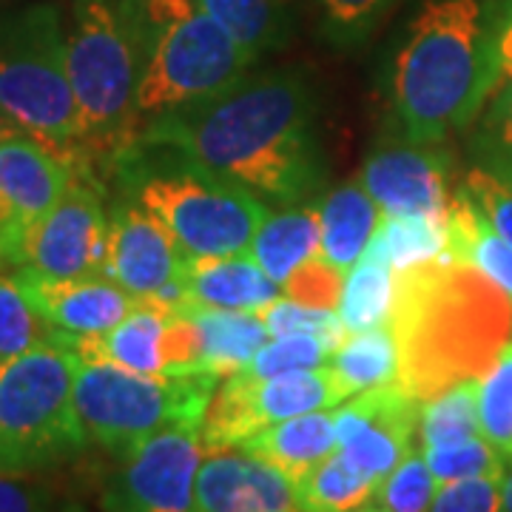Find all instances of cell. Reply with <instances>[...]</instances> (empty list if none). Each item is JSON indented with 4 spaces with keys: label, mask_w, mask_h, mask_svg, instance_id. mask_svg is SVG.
<instances>
[{
    "label": "cell",
    "mask_w": 512,
    "mask_h": 512,
    "mask_svg": "<svg viewBox=\"0 0 512 512\" xmlns=\"http://www.w3.org/2000/svg\"><path fill=\"white\" fill-rule=\"evenodd\" d=\"M239 447L271 461L296 484L299 478L308 476L319 461H325L330 453L339 450L336 407L313 410V413H302V416L271 424Z\"/></svg>",
    "instance_id": "44dd1931"
},
{
    "label": "cell",
    "mask_w": 512,
    "mask_h": 512,
    "mask_svg": "<svg viewBox=\"0 0 512 512\" xmlns=\"http://www.w3.org/2000/svg\"><path fill=\"white\" fill-rule=\"evenodd\" d=\"M200 424L168 427L126 450L106 487L109 512H197Z\"/></svg>",
    "instance_id": "8fae6325"
},
{
    "label": "cell",
    "mask_w": 512,
    "mask_h": 512,
    "mask_svg": "<svg viewBox=\"0 0 512 512\" xmlns=\"http://www.w3.org/2000/svg\"><path fill=\"white\" fill-rule=\"evenodd\" d=\"M396 299H399V274L384 259L367 251L345 274V288L336 313L348 333H362V330L390 325Z\"/></svg>",
    "instance_id": "484cf974"
},
{
    "label": "cell",
    "mask_w": 512,
    "mask_h": 512,
    "mask_svg": "<svg viewBox=\"0 0 512 512\" xmlns=\"http://www.w3.org/2000/svg\"><path fill=\"white\" fill-rule=\"evenodd\" d=\"M393 330L399 382L419 402L478 379L512 342V299L467 262L447 254L399 274Z\"/></svg>",
    "instance_id": "3957f363"
},
{
    "label": "cell",
    "mask_w": 512,
    "mask_h": 512,
    "mask_svg": "<svg viewBox=\"0 0 512 512\" xmlns=\"http://www.w3.org/2000/svg\"><path fill=\"white\" fill-rule=\"evenodd\" d=\"M202 9L220 23L239 49L256 63L291 32L288 0H200Z\"/></svg>",
    "instance_id": "83f0119b"
},
{
    "label": "cell",
    "mask_w": 512,
    "mask_h": 512,
    "mask_svg": "<svg viewBox=\"0 0 512 512\" xmlns=\"http://www.w3.org/2000/svg\"><path fill=\"white\" fill-rule=\"evenodd\" d=\"M185 254L163 222L140 202L123 197L109 214L103 274L137 299H177Z\"/></svg>",
    "instance_id": "e0dca14e"
},
{
    "label": "cell",
    "mask_w": 512,
    "mask_h": 512,
    "mask_svg": "<svg viewBox=\"0 0 512 512\" xmlns=\"http://www.w3.org/2000/svg\"><path fill=\"white\" fill-rule=\"evenodd\" d=\"M328 365L348 387L350 396L382 387V384L399 382L402 350H399L393 322L382 325V328L362 330V333H348L339 342V348L333 350Z\"/></svg>",
    "instance_id": "4316f807"
},
{
    "label": "cell",
    "mask_w": 512,
    "mask_h": 512,
    "mask_svg": "<svg viewBox=\"0 0 512 512\" xmlns=\"http://www.w3.org/2000/svg\"><path fill=\"white\" fill-rule=\"evenodd\" d=\"M396 274L447 256V222L430 217H384L367 248Z\"/></svg>",
    "instance_id": "f546056e"
},
{
    "label": "cell",
    "mask_w": 512,
    "mask_h": 512,
    "mask_svg": "<svg viewBox=\"0 0 512 512\" xmlns=\"http://www.w3.org/2000/svg\"><path fill=\"white\" fill-rule=\"evenodd\" d=\"M66 72L80 123V165L92 154L117 163L137 146L140 49L120 0H72L66 23Z\"/></svg>",
    "instance_id": "8992f818"
},
{
    "label": "cell",
    "mask_w": 512,
    "mask_h": 512,
    "mask_svg": "<svg viewBox=\"0 0 512 512\" xmlns=\"http://www.w3.org/2000/svg\"><path fill=\"white\" fill-rule=\"evenodd\" d=\"M197 512H302L296 484L245 447L205 450L197 473Z\"/></svg>",
    "instance_id": "d6986e66"
},
{
    "label": "cell",
    "mask_w": 512,
    "mask_h": 512,
    "mask_svg": "<svg viewBox=\"0 0 512 512\" xmlns=\"http://www.w3.org/2000/svg\"><path fill=\"white\" fill-rule=\"evenodd\" d=\"M126 197L168 228L185 259L251 251L268 205L234 180L163 146H134L117 160Z\"/></svg>",
    "instance_id": "277c9868"
},
{
    "label": "cell",
    "mask_w": 512,
    "mask_h": 512,
    "mask_svg": "<svg viewBox=\"0 0 512 512\" xmlns=\"http://www.w3.org/2000/svg\"><path fill=\"white\" fill-rule=\"evenodd\" d=\"M43 345L66 348L55 328L37 313L15 274H0V365Z\"/></svg>",
    "instance_id": "1f68e13d"
},
{
    "label": "cell",
    "mask_w": 512,
    "mask_h": 512,
    "mask_svg": "<svg viewBox=\"0 0 512 512\" xmlns=\"http://www.w3.org/2000/svg\"><path fill=\"white\" fill-rule=\"evenodd\" d=\"M498 6H501L504 12H512V0H498Z\"/></svg>",
    "instance_id": "7dc6e473"
},
{
    "label": "cell",
    "mask_w": 512,
    "mask_h": 512,
    "mask_svg": "<svg viewBox=\"0 0 512 512\" xmlns=\"http://www.w3.org/2000/svg\"><path fill=\"white\" fill-rule=\"evenodd\" d=\"M0 111L80 165V123L66 72V26L52 3L0 6Z\"/></svg>",
    "instance_id": "52a82bcc"
},
{
    "label": "cell",
    "mask_w": 512,
    "mask_h": 512,
    "mask_svg": "<svg viewBox=\"0 0 512 512\" xmlns=\"http://www.w3.org/2000/svg\"><path fill=\"white\" fill-rule=\"evenodd\" d=\"M376 490L379 484L336 450L296 481V501L302 512H353L373 504Z\"/></svg>",
    "instance_id": "f1b7e54d"
},
{
    "label": "cell",
    "mask_w": 512,
    "mask_h": 512,
    "mask_svg": "<svg viewBox=\"0 0 512 512\" xmlns=\"http://www.w3.org/2000/svg\"><path fill=\"white\" fill-rule=\"evenodd\" d=\"M140 49L143 123L217 97L251 72V57L200 0H120Z\"/></svg>",
    "instance_id": "5b68a950"
},
{
    "label": "cell",
    "mask_w": 512,
    "mask_h": 512,
    "mask_svg": "<svg viewBox=\"0 0 512 512\" xmlns=\"http://www.w3.org/2000/svg\"><path fill=\"white\" fill-rule=\"evenodd\" d=\"M476 436H484L478 421L476 379L450 384L441 393L430 396L427 402H421L419 450L450 447Z\"/></svg>",
    "instance_id": "4dcf8cb0"
},
{
    "label": "cell",
    "mask_w": 512,
    "mask_h": 512,
    "mask_svg": "<svg viewBox=\"0 0 512 512\" xmlns=\"http://www.w3.org/2000/svg\"><path fill=\"white\" fill-rule=\"evenodd\" d=\"M464 197L476 205V211L490 222L498 237H504L512 245V180L498 177L493 171L473 165L464 174L461 183Z\"/></svg>",
    "instance_id": "60d3db41"
},
{
    "label": "cell",
    "mask_w": 512,
    "mask_h": 512,
    "mask_svg": "<svg viewBox=\"0 0 512 512\" xmlns=\"http://www.w3.org/2000/svg\"><path fill=\"white\" fill-rule=\"evenodd\" d=\"M319 251H322L319 202L316 205L296 202V205H282V211L268 214L262 220L248 254L282 288L293 271Z\"/></svg>",
    "instance_id": "603a6c76"
},
{
    "label": "cell",
    "mask_w": 512,
    "mask_h": 512,
    "mask_svg": "<svg viewBox=\"0 0 512 512\" xmlns=\"http://www.w3.org/2000/svg\"><path fill=\"white\" fill-rule=\"evenodd\" d=\"M15 131H20V128L15 126L3 111H0V140H3V137H9V134H15Z\"/></svg>",
    "instance_id": "bcb514c9"
},
{
    "label": "cell",
    "mask_w": 512,
    "mask_h": 512,
    "mask_svg": "<svg viewBox=\"0 0 512 512\" xmlns=\"http://www.w3.org/2000/svg\"><path fill=\"white\" fill-rule=\"evenodd\" d=\"M333 350H336V342H330L325 336H313V333L271 336L239 373L254 376V379H271V376L296 373V370H316V367L328 365Z\"/></svg>",
    "instance_id": "836d02e7"
},
{
    "label": "cell",
    "mask_w": 512,
    "mask_h": 512,
    "mask_svg": "<svg viewBox=\"0 0 512 512\" xmlns=\"http://www.w3.org/2000/svg\"><path fill=\"white\" fill-rule=\"evenodd\" d=\"M348 399L350 390L330 365L271 379L234 373L211 396L202 419V444L205 450L239 447L271 424L313 410H333Z\"/></svg>",
    "instance_id": "30bf717a"
},
{
    "label": "cell",
    "mask_w": 512,
    "mask_h": 512,
    "mask_svg": "<svg viewBox=\"0 0 512 512\" xmlns=\"http://www.w3.org/2000/svg\"><path fill=\"white\" fill-rule=\"evenodd\" d=\"M447 254L473 265L512 299V245L495 234L461 188L447 214Z\"/></svg>",
    "instance_id": "d4e9b609"
},
{
    "label": "cell",
    "mask_w": 512,
    "mask_h": 512,
    "mask_svg": "<svg viewBox=\"0 0 512 512\" xmlns=\"http://www.w3.org/2000/svg\"><path fill=\"white\" fill-rule=\"evenodd\" d=\"M481 433L512 461V342L476 379Z\"/></svg>",
    "instance_id": "d6a6232c"
},
{
    "label": "cell",
    "mask_w": 512,
    "mask_h": 512,
    "mask_svg": "<svg viewBox=\"0 0 512 512\" xmlns=\"http://www.w3.org/2000/svg\"><path fill=\"white\" fill-rule=\"evenodd\" d=\"M439 487L441 484L430 473L421 450H413L379 484L373 504L384 512H430L436 495H439Z\"/></svg>",
    "instance_id": "8d00e7d4"
},
{
    "label": "cell",
    "mask_w": 512,
    "mask_h": 512,
    "mask_svg": "<svg viewBox=\"0 0 512 512\" xmlns=\"http://www.w3.org/2000/svg\"><path fill=\"white\" fill-rule=\"evenodd\" d=\"M342 288H345V271L330 265L319 251L305 265H299L279 291H282V296H288V299L305 305V308L336 311L339 299H342Z\"/></svg>",
    "instance_id": "f35d334b"
},
{
    "label": "cell",
    "mask_w": 512,
    "mask_h": 512,
    "mask_svg": "<svg viewBox=\"0 0 512 512\" xmlns=\"http://www.w3.org/2000/svg\"><path fill=\"white\" fill-rule=\"evenodd\" d=\"M77 367L80 356L60 345L0 365V476H40L89 447L74 404Z\"/></svg>",
    "instance_id": "ba28073f"
},
{
    "label": "cell",
    "mask_w": 512,
    "mask_h": 512,
    "mask_svg": "<svg viewBox=\"0 0 512 512\" xmlns=\"http://www.w3.org/2000/svg\"><path fill=\"white\" fill-rule=\"evenodd\" d=\"M279 285L256 265L251 254L188 259L180 302L191 308L259 313L279 296Z\"/></svg>",
    "instance_id": "ffe728a7"
},
{
    "label": "cell",
    "mask_w": 512,
    "mask_h": 512,
    "mask_svg": "<svg viewBox=\"0 0 512 512\" xmlns=\"http://www.w3.org/2000/svg\"><path fill=\"white\" fill-rule=\"evenodd\" d=\"M220 382L214 373L146 376L100 359H80L74 404L89 444L123 456L134 444L168 427H202Z\"/></svg>",
    "instance_id": "9c48e42d"
},
{
    "label": "cell",
    "mask_w": 512,
    "mask_h": 512,
    "mask_svg": "<svg viewBox=\"0 0 512 512\" xmlns=\"http://www.w3.org/2000/svg\"><path fill=\"white\" fill-rule=\"evenodd\" d=\"M74 168L55 148L26 131L0 140V262H18L29 228L40 222L74 180Z\"/></svg>",
    "instance_id": "5bb4252c"
},
{
    "label": "cell",
    "mask_w": 512,
    "mask_h": 512,
    "mask_svg": "<svg viewBox=\"0 0 512 512\" xmlns=\"http://www.w3.org/2000/svg\"><path fill=\"white\" fill-rule=\"evenodd\" d=\"M419 413L421 402L402 382L356 393L336 407L339 453L382 484L404 458L419 450Z\"/></svg>",
    "instance_id": "9a60e30c"
},
{
    "label": "cell",
    "mask_w": 512,
    "mask_h": 512,
    "mask_svg": "<svg viewBox=\"0 0 512 512\" xmlns=\"http://www.w3.org/2000/svg\"><path fill=\"white\" fill-rule=\"evenodd\" d=\"M384 214L359 180L342 183L319 202L322 256L348 274L367 254Z\"/></svg>",
    "instance_id": "7402d4cb"
},
{
    "label": "cell",
    "mask_w": 512,
    "mask_h": 512,
    "mask_svg": "<svg viewBox=\"0 0 512 512\" xmlns=\"http://www.w3.org/2000/svg\"><path fill=\"white\" fill-rule=\"evenodd\" d=\"M498 0H424L396 46L390 106L402 137L447 143L484 111L501 80Z\"/></svg>",
    "instance_id": "7a4b0ae2"
},
{
    "label": "cell",
    "mask_w": 512,
    "mask_h": 512,
    "mask_svg": "<svg viewBox=\"0 0 512 512\" xmlns=\"http://www.w3.org/2000/svg\"><path fill=\"white\" fill-rule=\"evenodd\" d=\"M504 476L464 478L441 484L430 512H501Z\"/></svg>",
    "instance_id": "7bdbcfd3"
},
{
    "label": "cell",
    "mask_w": 512,
    "mask_h": 512,
    "mask_svg": "<svg viewBox=\"0 0 512 512\" xmlns=\"http://www.w3.org/2000/svg\"><path fill=\"white\" fill-rule=\"evenodd\" d=\"M476 165L512 180V80H501L481 111L473 137Z\"/></svg>",
    "instance_id": "e575fe53"
},
{
    "label": "cell",
    "mask_w": 512,
    "mask_h": 512,
    "mask_svg": "<svg viewBox=\"0 0 512 512\" xmlns=\"http://www.w3.org/2000/svg\"><path fill=\"white\" fill-rule=\"evenodd\" d=\"M197 330H200L202 367L220 379L239 373L256 356L271 333L259 313L245 311H217V308H191L185 305Z\"/></svg>",
    "instance_id": "cb8c5ba5"
},
{
    "label": "cell",
    "mask_w": 512,
    "mask_h": 512,
    "mask_svg": "<svg viewBox=\"0 0 512 512\" xmlns=\"http://www.w3.org/2000/svg\"><path fill=\"white\" fill-rule=\"evenodd\" d=\"M137 146L180 151L265 205L305 202L325 183L316 94L299 69L248 72L217 97L143 123Z\"/></svg>",
    "instance_id": "6da1fadb"
},
{
    "label": "cell",
    "mask_w": 512,
    "mask_h": 512,
    "mask_svg": "<svg viewBox=\"0 0 512 512\" xmlns=\"http://www.w3.org/2000/svg\"><path fill=\"white\" fill-rule=\"evenodd\" d=\"M421 456L439 484H453V481H464V478L504 476L507 464H510V458L504 456L495 444H490L487 436L458 441L450 447H424Z\"/></svg>",
    "instance_id": "d590c367"
},
{
    "label": "cell",
    "mask_w": 512,
    "mask_h": 512,
    "mask_svg": "<svg viewBox=\"0 0 512 512\" xmlns=\"http://www.w3.org/2000/svg\"><path fill=\"white\" fill-rule=\"evenodd\" d=\"M359 183L382 208L384 217H430L447 222L450 191V154L444 143L390 140L367 154Z\"/></svg>",
    "instance_id": "2e32d148"
},
{
    "label": "cell",
    "mask_w": 512,
    "mask_h": 512,
    "mask_svg": "<svg viewBox=\"0 0 512 512\" xmlns=\"http://www.w3.org/2000/svg\"><path fill=\"white\" fill-rule=\"evenodd\" d=\"M0 512H83L72 498L35 481V476H0Z\"/></svg>",
    "instance_id": "b9f144b4"
},
{
    "label": "cell",
    "mask_w": 512,
    "mask_h": 512,
    "mask_svg": "<svg viewBox=\"0 0 512 512\" xmlns=\"http://www.w3.org/2000/svg\"><path fill=\"white\" fill-rule=\"evenodd\" d=\"M15 279L66 348L111 330L140 302L106 274L49 279L18 268Z\"/></svg>",
    "instance_id": "ac0fdd59"
},
{
    "label": "cell",
    "mask_w": 512,
    "mask_h": 512,
    "mask_svg": "<svg viewBox=\"0 0 512 512\" xmlns=\"http://www.w3.org/2000/svg\"><path fill=\"white\" fill-rule=\"evenodd\" d=\"M501 512H512V461L507 464L504 484H501Z\"/></svg>",
    "instance_id": "f6af8a7d"
},
{
    "label": "cell",
    "mask_w": 512,
    "mask_h": 512,
    "mask_svg": "<svg viewBox=\"0 0 512 512\" xmlns=\"http://www.w3.org/2000/svg\"><path fill=\"white\" fill-rule=\"evenodd\" d=\"M72 350L80 359H100L146 376L208 373L197 322L177 299H140L123 322Z\"/></svg>",
    "instance_id": "7c38bea8"
},
{
    "label": "cell",
    "mask_w": 512,
    "mask_h": 512,
    "mask_svg": "<svg viewBox=\"0 0 512 512\" xmlns=\"http://www.w3.org/2000/svg\"><path fill=\"white\" fill-rule=\"evenodd\" d=\"M353 512H384V510H379L376 504H367V507H362V510H353Z\"/></svg>",
    "instance_id": "c3c4849f"
},
{
    "label": "cell",
    "mask_w": 512,
    "mask_h": 512,
    "mask_svg": "<svg viewBox=\"0 0 512 512\" xmlns=\"http://www.w3.org/2000/svg\"><path fill=\"white\" fill-rule=\"evenodd\" d=\"M259 319L265 322V328L271 336H288V333H313V336H325L330 342H339L348 336V330L342 328L339 313L336 311H316L305 308L299 302H293L288 296H276L268 308L259 311Z\"/></svg>",
    "instance_id": "ab89813d"
},
{
    "label": "cell",
    "mask_w": 512,
    "mask_h": 512,
    "mask_svg": "<svg viewBox=\"0 0 512 512\" xmlns=\"http://www.w3.org/2000/svg\"><path fill=\"white\" fill-rule=\"evenodd\" d=\"M106 242L109 211L103 194L92 183L89 171L77 168L66 194L23 237L15 271L23 268L49 279L103 274Z\"/></svg>",
    "instance_id": "4fadbf2b"
},
{
    "label": "cell",
    "mask_w": 512,
    "mask_h": 512,
    "mask_svg": "<svg viewBox=\"0 0 512 512\" xmlns=\"http://www.w3.org/2000/svg\"><path fill=\"white\" fill-rule=\"evenodd\" d=\"M495 55H498L501 80H512V12H504L501 6L495 18Z\"/></svg>",
    "instance_id": "ee69618b"
},
{
    "label": "cell",
    "mask_w": 512,
    "mask_h": 512,
    "mask_svg": "<svg viewBox=\"0 0 512 512\" xmlns=\"http://www.w3.org/2000/svg\"><path fill=\"white\" fill-rule=\"evenodd\" d=\"M322 32L336 46H359L373 35L399 0H313Z\"/></svg>",
    "instance_id": "74e56055"
}]
</instances>
